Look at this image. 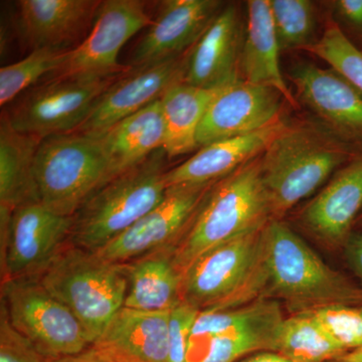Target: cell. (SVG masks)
I'll return each instance as SVG.
<instances>
[{"label":"cell","instance_id":"6da1fadb","mask_svg":"<svg viewBox=\"0 0 362 362\" xmlns=\"http://www.w3.org/2000/svg\"><path fill=\"white\" fill-rule=\"evenodd\" d=\"M362 149L317 119L286 121L261 156L273 218L310 197Z\"/></svg>","mask_w":362,"mask_h":362},{"label":"cell","instance_id":"7a4b0ae2","mask_svg":"<svg viewBox=\"0 0 362 362\" xmlns=\"http://www.w3.org/2000/svg\"><path fill=\"white\" fill-rule=\"evenodd\" d=\"M267 285L264 298L291 314L337 305H362V287L328 266L287 223L272 218L263 230Z\"/></svg>","mask_w":362,"mask_h":362},{"label":"cell","instance_id":"3957f363","mask_svg":"<svg viewBox=\"0 0 362 362\" xmlns=\"http://www.w3.org/2000/svg\"><path fill=\"white\" fill-rule=\"evenodd\" d=\"M273 218L261 169V156L218 180L187 230L173 246L181 276L214 247L264 228Z\"/></svg>","mask_w":362,"mask_h":362},{"label":"cell","instance_id":"277c9868","mask_svg":"<svg viewBox=\"0 0 362 362\" xmlns=\"http://www.w3.org/2000/svg\"><path fill=\"white\" fill-rule=\"evenodd\" d=\"M39 278L78 319L90 344L103 337L124 307L128 288L125 264L106 261L70 242Z\"/></svg>","mask_w":362,"mask_h":362},{"label":"cell","instance_id":"5b68a950","mask_svg":"<svg viewBox=\"0 0 362 362\" xmlns=\"http://www.w3.org/2000/svg\"><path fill=\"white\" fill-rule=\"evenodd\" d=\"M163 149L97 190L73 216L74 246L97 252L158 206L165 197Z\"/></svg>","mask_w":362,"mask_h":362},{"label":"cell","instance_id":"8992f818","mask_svg":"<svg viewBox=\"0 0 362 362\" xmlns=\"http://www.w3.org/2000/svg\"><path fill=\"white\" fill-rule=\"evenodd\" d=\"M264 228L214 247L188 267L181 276V302L206 312L238 308L264 298Z\"/></svg>","mask_w":362,"mask_h":362},{"label":"cell","instance_id":"52a82bcc","mask_svg":"<svg viewBox=\"0 0 362 362\" xmlns=\"http://www.w3.org/2000/svg\"><path fill=\"white\" fill-rule=\"evenodd\" d=\"M35 178L42 206L59 216H74L110 181V168L99 138L69 133L42 140Z\"/></svg>","mask_w":362,"mask_h":362},{"label":"cell","instance_id":"ba28073f","mask_svg":"<svg viewBox=\"0 0 362 362\" xmlns=\"http://www.w3.org/2000/svg\"><path fill=\"white\" fill-rule=\"evenodd\" d=\"M284 320L280 303L259 298L228 310L201 312L192 327L187 362H238L275 351Z\"/></svg>","mask_w":362,"mask_h":362},{"label":"cell","instance_id":"9c48e42d","mask_svg":"<svg viewBox=\"0 0 362 362\" xmlns=\"http://www.w3.org/2000/svg\"><path fill=\"white\" fill-rule=\"evenodd\" d=\"M122 74L105 77L45 78L2 112L14 129L23 134L42 140L69 134L80 127L98 99Z\"/></svg>","mask_w":362,"mask_h":362},{"label":"cell","instance_id":"30bf717a","mask_svg":"<svg viewBox=\"0 0 362 362\" xmlns=\"http://www.w3.org/2000/svg\"><path fill=\"white\" fill-rule=\"evenodd\" d=\"M1 305L13 327L54 361L77 356L92 345L78 319L39 277L2 281Z\"/></svg>","mask_w":362,"mask_h":362},{"label":"cell","instance_id":"8fae6325","mask_svg":"<svg viewBox=\"0 0 362 362\" xmlns=\"http://www.w3.org/2000/svg\"><path fill=\"white\" fill-rule=\"evenodd\" d=\"M73 216L52 213L40 202L0 206L2 281L40 277L70 240Z\"/></svg>","mask_w":362,"mask_h":362},{"label":"cell","instance_id":"7c38bea8","mask_svg":"<svg viewBox=\"0 0 362 362\" xmlns=\"http://www.w3.org/2000/svg\"><path fill=\"white\" fill-rule=\"evenodd\" d=\"M151 23L144 1H102L89 35L47 78L105 77L129 70V65L119 64V54L128 40Z\"/></svg>","mask_w":362,"mask_h":362},{"label":"cell","instance_id":"4fadbf2b","mask_svg":"<svg viewBox=\"0 0 362 362\" xmlns=\"http://www.w3.org/2000/svg\"><path fill=\"white\" fill-rule=\"evenodd\" d=\"M216 182L168 187L158 206L95 252L112 263L127 264L149 252L175 246Z\"/></svg>","mask_w":362,"mask_h":362},{"label":"cell","instance_id":"5bb4252c","mask_svg":"<svg viewBox=\"0 0 362 362\" xmlns=\"http://www.w3.org/2000/svg\"><path fill=\"white\" fill-rule=\"evenodd\" d=\"M187 52L123 73L105 90L84 122L73 133L101 137L117 123L161 99L171 87L183 82Z\"/></svg>","mask_w":362,"mask_h":362},{"label":"cell","instance_id":"9a60e30c","mask_svg":"<svg viewBox=\"0 0 362 362\" xmlns=\"http://www.w3.org/2000/svg\"><path fill=\"white\" fill-rule=\"evenodd\" d=\"M285 104L277 90L244 81L221 88L197 132L199 148L211 143L250 134L285 119Z\"/></svg>","mask_w":362,"mask_h":362},{"label":"cell","instance_id":"2e32d148","mask_svg":"<svg viewBox=\"0 0 362 362\" xmlns=\"http://www.w3.org/2000/svg\"><path fill=\"white\" fill-rule=\"evenodd\" d=\"M299 101L317 120L362 149V93L337 71L300 63L288 73Z\"/></svg>","mask_w":362,"mask_h":362},{"label":"cell","instance_id":"e0dca14e","mask_svg":"<svg viewBox=\"0 0 362 362\" xmlns=\"http://www.w3.org/2000/svg\"><path fill=\"white\" fill-rule=\"evenodd\" d=\"M100 0H21L16 2V28L30 52L71 49L89 35Z\"/></svg>","mask_w":362,"mask_h":362},{"label":"cell","instance_id":"ac0fdd59","mask_svg":"<svg viewBox=\"0 0 362 362\" xmlns=\"http://www.w3.org/2000/svg\"><path fill=\"white\" fill-rule=\"evenodd\" d=\"M225 4L218 0H168L133 51L131 68L187 54Z\"/></svg>","mask_w":362,"mask_h":362},{"label":"cell","instance_id":"d6986e66","mask_svg":"<svg viewBox=\"0 0 362 362\" xmlns=\"http://www.w3.org/2000/svg\"><path fill=\"white\" fill-rule=\"evenodd\" d=\"M237 4H228L187 52L183 83L218 89L240 81L245 23Z\"/></svg>","mask_w":362,"mask_h":362},{"label":"cell","instance_id":"ffe728a7","mask_svg":"<svg viewBox=\"0 0 362 362\" xmlns=\"http://www.w3.org/2000/svg\"><path fill=\"white\" fill-rule=\"evenodd\" d=\"M362 211V154L330 178L299 214L300 225L326 246L344 247Z\"/></svg>","mask_w":362,"mask_h":362},{"label":"cell","instance_id":"44dd1931","mask_svg":"<svg viewBox=\"0 0 362 362\" xmlns=\"http://www.w3.org/2000/svg\"><path fill=\"white\" fill-rule=\"evenodd\" d=\"M287 119L264 129L201 147L194 156L165 173L166 187L216 182L265 152Z\"/></svg>","mask_w":362,"mask_h":362},{"label":"cell","instance_id":"7402d4cb","mask_svg":"<svg viewBox=\"0 0 362 362\" xmlns=\"http://www.w3.org/2000/svg\"><path fill=\"white\" fill-rule=\"evenodd\" d=\"M247 7L240 80L273 88L285 97L288 103L296 106V98L293 96L281 71V49L274 28L270 0H250Z\"/></svg>","mask_w":362,"mask_h":362},{"label":"cell","instance_id":"603a6c76","mask_svg":"<svg viewBox=\"0 0 362 362\" xmlns=\"http://www.w3.org/2000/svg\"><path fill=\"white\" fill-rule=\"evenodd\" d=\"M166 129L160 99L138 111L99 137L110 168V180L163 149Z\"/></svg>","mask_w":362,"mask_h":362},{"label":"cell","instance_id":"cb8c5ba5","mask_svg":"<svg viewBox=\"0 0 362 362\" xmlns=\"http://www.w3.org/2000/svg\"><path fill=\"white\" fill-rule=\"evenodd\" d=\"M125 265L128 288L124 307L170 312L180 303L181 274L173 259V246L149 252Z\"/></svg>","mask_w":362,"mask_h":362},{"label":"cell","instance_id":"d4e9b609","mask_svg":"<svg viewBox=\"0 0 362 362\" xmlns=\"http://www.w3.org/2000/svg\"><path fill=\"white\" fill-rule=\"evenodd\" d=\"M42 139L14 129L6 114L0 119V206L40 202L35 161Z\"/></svg>","mask_w":362,"mask_h":362},{"label":"cell","instance_id":"484cf974","mask_svg":"<svg viewBox=\"0 0 362 362\" xmlns=\"http://www.w3.org/2000/svg\"><path fill=\"white\" fill-rule=\"evenodd\" d=\"M169 314L123 307L96 343L110 345L143 362H168Z\"/></svg>","mask_w":362,"mask_h":362},{"label":"cell","instance_id":"4316f807","mask_svg":"<svg viewBox=\"0 0 362 362\" xmlns=\"http://www.w3.org/2000/svg\"><path fill=\"white\" fill-rule=\"evenodd\" d=\"M220 89H204L182 82L162 96L166 129L163 150L169 159L199 148L197 137L199 126Z\"/></svg>","mask_w":362,"mask_h":362},{"label":"cell","instance_id":"83f0119b","mask_svg":"<svg viewBox=\"0 0 362 362\" xmlns=\"http://www.w3.org/2000/svg\"><path fill=\"white\" fill-rule=\"evenodd\" d=\"M276 354L295 362H333L346 354L309 312L284 318L276 338Z\"/></svg>","mask_w":362,"mask_h":362},{"label":"cell","instance_id":"f1b7e54d","mask_svg":"<svg viewBox=\"0 0 362 362\" xmlns=\"http://www.w3.org/2000/svg\"><path fill=\"white\" fill-rule=\"evenodd\" d=\"M71 51L40 49L25 59L0 69V105L6 108L26 90L30 89L58 70Z\"/></svg>","mask_w":362,"mask_h":362},{"label":"cell","instance_id":"f546056e","mask_svg":"<svg viewBox=\"0 0 362 362\" xmlns=\"http://www.w3.org/2000/svg\"><path fill=\"white\" fill-rule=\"evenodd\" d=\"M274 28L281 51L306 49L315 44L317 13L309 0H270Z\"/></svg>","mask_w":362,"mask_h":362},{"label":"cell","instance_id":"4dcf8cb0","mask_svg":"<svg viewBox=\"0 0 362 362\" xmlns=\"http://www.w3.org/2000/svg\"><path fill=\"white\" fill-rule=\"evenodd\" d=\"M305 51L322 59L362 93V51L329 18L318 40Z\"/></svg>","mask_w":362,"mask_h":362},{"label":"cell","instance_id":"1f68e13d","mask_svg":"<svg viewBox=\"0 0 362 362\" xmlns=\"http://www.w3.org/2000/svg\"><path fill=\"white\" fill-rule=\"evenodd\" d=\"M346 351L362 347V305H337L309 312Z\"/></svg>","mask_w":362,"mask_h":362},{"label":"cell","instance_id":"d6a6232c","mask_svg":"<svg viewBox=\"0 0 362 362\" xmlns=\"http://www.w3.org/2000/svg\"><path fill=\"white\" fill-rule=\"evenodd\" d=\"M42 354L9 321L6 308L0 312V362H54Z\"/></svg>","mask_w":362,"mask_h":362},{"label":"cell","instance_id":"836d02e7","mask_svg":"<svg viewBox=\"0 0 362 362\" xmlns=\"http://www.w3.org/2000/svg\"><path fill=\"white\" fill-rule=\"evenodd\" d=\"M194 307L180 302L169 314L168 362H187L188 343L197 316Z\"/></svg>","mask_w":362,"mask_h":362},{"label":"cell","instance_id":"e575fe53","mask_svg":"<svg viewBox=\"0 0 362 362\" xmlns=\"http://www.w3.org/2000/svg\"><path fill=\"white\" fill-rule=\"evenodd\" d=\"M333 16L347 37L352 35L362 44V0H333L328 2Z\"/></svg>","mask_w":362,"mask_h":362},{"label":"cell","instance_id":"d590c367","mask_svg":"<svg viewBox=\"0 0 362 362\" xmlns=\"http://www.w3.org/2000/svg\"><path fill=\"white\" fill-rule=\"evenodd\" d=\"M54 362H143L121 350L103 344L95 343L77 356L65 357Z\"/></svg>","mask_w":362,"mask_h":362},{"label":"cell","instance_id":"8d00e7d4","mask_svg":"<svg viewBox=\"0 0 362 362\" xmlns=\"http://www.w3.org/2000/svg\"><path fill=\"white\" fill-rule=\"evenodd\" d=\"M349 268L362 287V230H354L343 247Z\"/></svg>","mask_w":362,"mask_h":362},{"label":"cell","instance_id":"74e56055","mask_svg":"<svg viewBox=\"0 0 362 362\" xmlns=\"http://www.w3.org/2000/svg\"><path fill=\"white\" fill-rule=\"evenodd\" d=\"M238 362H295L290 361L287 357L276 354V352L265 351L252 354Z\"/></svg>","mask_w":362,"mask_h":362},{"label":"cell","instance_id":"f35d334b","mask_svg":"<svg viewBox=\"0 0 362 362\" xmlns=\"http://www.w3.org/2000/svg\"><path fill=\"white\" fill-rule=\"evenodd\" d=\"M333 362H362V347L350 350L344 356L339 357V358Z\"/></svg>","mask_w":362,"mask_h":362},{"label":"cell","instance_id":"ab89813d","mask_svg":"<svg viewBox=\"0 0 362 362\" xmlns=\"http://www.w3.org/2000/svg\"><path fill=\"white\" fill-rule=\"evenodd\" d=\"M356 228H362V211L361 214H359L358 218L356 220Z\"/></svg>","mask_w":362,"mask_h":362}]
</instances>
